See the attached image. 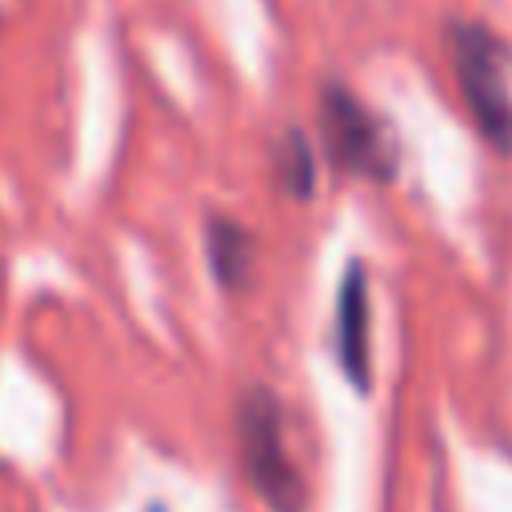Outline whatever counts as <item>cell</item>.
<instances>
[{
	"label": "cell",
	"mask_w": 512,
	"mask_h": 512,
	"mask_svg": "<svg viewBox=\"0 0 512 512\" xmlns=\"http://www.w3.org/2000/svg\"><path fill=\"white\" fill-rule=\"evenodd\" d=\"M448 52H452L460 100H464L476 132L500 156H512V84H508L504 40L480 20H452Z\"/></svg>",
	"instance_id": "cell-1"
},
{
	"label": "cell",
	"mask_w": 512,
	"mask_h": 512,
	"mask_svg": "<svg viewBox=\"0 0 512 512\" xmlns=\"http://www.w3.org/2000/svg\"><path fill=\"white\" fill-rule=\"evenodd\" d=\"M236 444H240V464L252 492L272 512H300L304 476L292 464L288 436H284V408L272 388L248 384L236 396Z\"/></svg>",
	"instance_id": "cell-2"
},
{
	"label": "cell",
	"mask_w": 512,
	"mask_h": 512,
	"mask_svg": "<svg viewBox=\"0 0 512 512\" xmlns=\"http://www.w3.org/2000/svg\"><path fill=\"white\" fill-rule=\"evenodd\" d=\"M316 120H320L324 160L336 172L364 176V180H376V184H388L396 176V144H392V136L376 120V112L352 96L348 84L328 80L320 88Z\"/></svg>",
	"instance_id": "cell-3"
},
{
	"label": "cell",
	"mask_w": 512,
	"mask_h": 512,
	"mask_svg": "<svg viewBox=\"0 0 512 512\" xmlns=\"http://www.w3.org/2000/svg\"><path fill=\"white\" fill-rule=\"evenodd\" d=\"M336 360L356 392L372 388V300L364 264H348L336 292Z\"/></svg>",
	"instance_id": "cell-4"
},
{
	"label": "cell",
	"mask_w": 512,
	"mask_h": 512,
	"mask_svg": "<svg viewBox=\"0 0 512 512\" xmlns=\"http://www.w3.org/2000/svg\"><path fill=\"white\" fill-rule=\"evenodd\" d=\"M204 256L208 272L224 292H248L256 276V236L232 216H204Z\"/></svg>",
	"instance_id": "cell-5"
},
{
	"label": "cell",
	"mask_w": 512,
	"mask_h": 512,
	"mask_svg": "<svg viewBox=\"0 0 512 512\" xmlns=\"http://www.w3.org/2000/svg\"><path fill=\"white\" fill-rule=\"evenodd\" d=\"M316 172H320V160H316L312 140L296 124H288L272 144V176H276V184L292 200H308L316 192Z\"/></svg>",
	"instance_id": "cell-6"
}]
</instances>
